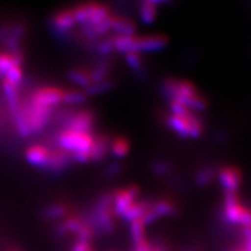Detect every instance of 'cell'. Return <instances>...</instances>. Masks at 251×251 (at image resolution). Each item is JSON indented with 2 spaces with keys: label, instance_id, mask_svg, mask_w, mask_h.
I'll return each instance as SVG.
<instances>
[{
  "label": "cell",
  "instance_id": "obj_6",
  "mask_svg": "<svg viewBox=\"0 0 251 251\" xmlns=\"http://www.w3.org/2000/svg\"><path fill=\"white\" fill-rule=\"evenodd\" d=\"M179 80L174 77H168L161 84L160 91L162 96L166 98L169 101L174 100L176 99V94L178 90Z\"/></svg>",
  "mask_w": 251,
  "mask_h": 251
},
{
  "label": "cell",
  "instance_id": "obj_4",
  "mask_svg": "<svg viewBox=\"0 0 251 251\" xmlns=\"http://www.w3.org/2000/svg\"><path fill=\"white\" fill-rule=\"evenodd\" d=\"M153 207L160 218L163 217H175L178 215L179 209L176 204L168 199H160L153 202Z\"/></svg>",
  "mask_w": 251,
  "mask_h": 251
},
{
  "label": "cell",
  "instance_id": "obj_3",
  "mask_svg": "<svg viewBox=\"0 0 251 251\" xmlns=\"http://www.w3.org/2000/svg\"><path fill=\"white\" fill-rule=\"evenodd\" d=\"M164 122L168 127L174 131L177 135L181 137H190V126L183 117H179L174 114L164 116Z\"/></svg>",
  "mask_w": 251,
  "mask_h": 251
},
{
  "label": "cell",
  "instance_id": "obj_15",
  "mask_svg": "<svg viewBox=\"0 0 251 251\" xmlns=\"http://www.w3.org/2000/svg\"><path fill=\"white\" fill-rule=\"evenodd\" d=\"M10 251H17V250H10Z\"/></svg>",
  "mask_w": 251,
  "mask_h": 251
},
{
  "label": "cell",
  "instance_id": "obj_14",
  "mask_svg": "<svg viewBox=\"0 0 251 251\" xmlns=\"http://www.w3.org/2000/svg\"><path fill=\"white\" fill-rule=\"evenodd\" d=\"M183 251H200L199 248L195 247V246H191V247H187L186 249H184Z\"/></svg>",
  "mask_w": 251,
  "mask_h": 251
},
{
  "label": "cell",
  "instance_id": "obj_1",
  "mask_svg": "<svg viewBox=\"0 0 251 251\" xmlns=\"http://www.w3.org/2000/svg\"><path fill=\"white\" fill-rule=\"evenodd\" d=\"M219 182L227 192H238L243 182L242 173L238 168L227 166L218 171Z\"/></svg>",
  "mask_w": 251,
  "mask_h": 251
},
{
  "label": "cell",
  "instance_id": "obj_11",
  "mask_svg": "<svg viewBox=\"0 0 251 251\" xmlns=\"http://www.w3.org/2000/svg\"><path fill=\"white\" fill-rule=\"evenodd\" d=\"M152 170L155 174L159 176H164V175H169L172 172V166L167 161L159 160V161H155L152 164Z\"/></svg>",
  "mask_w": 251,
  "mask_h": 251
},
{
  "label": "cell",
  "instance_id": "obj_10",
  "mask_svg": "<svg viewBox=\"0 0 251 251\" xmlns=\"http://www.w3.org/2000/svg\"><path fill=\"white\" fill-rule=\"evenodd\" d=\"M169 103H170L171 111L176 116L187 117V116L192 115L193 113H195L190 108H187L185 105L179 103V101H177V100H171V101H169Z\"/></svg>",
  "mask_w": 251,
  "mask_h": 251
},
{
  "label": "cell",
  "instance_id": "obj_5",
  "mask_svg": "<svg viewBox=\"0 0 251 251\" xmlns=\"http://www.w3.org/2000/svg\"><path fill=\"white\" fill-rule=\"evenodd\" d=\"M157 2L144 1L139 7V17L146 25H151L157 17Z\"/></svg>",
  "mask_w": 251,
  "mask_h": 251
},
{
  "label": "cell",
  "instance_id": "obj_9",
  "mask_svg": "<svg viewBox=\"0 0 251 251\" xmlns=\"http://www.w3.org/2000/svg\"><path fill=\"white\" fill-rule=\"evenodd\" d=\"M216 175L213 168H202L196 174V183L199 186H205L209 184Z\"/></svg>",
  "mask_w": 251,
  "mask_h": 251
},
{
  "label": "cell",
  "instance_id": "obj_12",
  "mask_svg": "<svg viewBox=\"0 0 251 251\" xmlns=\"http://www.w3.org/2000/svg\"><path fill=\"white\" fill-rule=\"evenodd\" d=\"M70 251H92V247H91L90 242L77 240Z\"/></svg>",
  "mask_w": 251,
  "mask_h": 251
},
{
  "label": "cell",
  "instance_id": "obj_8",
  "mask_svg": "<svg viewBox=\"0 0 251 251\" xmlns=\"http://www.w3.org/2000/svg\"><path fill=\"white\" fill-rule=\"evenodd\" d=\"M126 61H127L128 65L134 70L137 74L143 73L144 69V60L141 58L140 53L136 51H131L126 53Z\"/></svg>",
  "mask_w": 251,
  "mask_h": 251
},
{
  "label": "cell",
  "instance_id": "obj_2",
  "mask_svg": "<svg viewBox=\"0 0 251 251\" xmlns=\"http://www.w3.org/2000/svg\"><path fill=\"white\" fill-rule=\"evenodd\" d=\"M168 38L163 35L136 37L135 51H158L163 50L168 45Z\"/></svg>",
  "mask_w": 251,
  "mask_h": 251
},
{
  "label": "cell",
  "instance_id": "obj_7",
  "mask_svg": "<svg viewBox=\"0 0 251 251\" xmlns=\"http://www.w3.org/2000/svg\"><path fill=\"white\" fill-rule=\"evenodd\" d=\"M130 234L133 244L147 240L146 225L141 221V219L135 220V221L130 223Z\"/></svg>",
  "mask_w": 251,
  "mask_h": 251
},
{
  "label": "cell",
  "instance_id": "obj_13",
  "mask_svg": "<svg viewBox=\"0 0 251 251\" xmlns=\"http://www.w3.org/2000/svg\"><path fill=\"white\" fill-rule=\"evenodd\" d=\"M231 251H247V249H246V247H245V245L244 244H242V245H240V246H238V247H235L233 250H231Z\"/></svg>",
  "mask_w": 251,
  "mask_h": 251
}]
</instances>
